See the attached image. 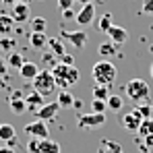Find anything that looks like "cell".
Instances as JSON below:
<instances>
[{
	"label": "cell",
	"mask_w": 153,
	"mask_h": 153,
	"mask_svg": "<svg viewBox=\"0 0 153 153\" xmlns=\"http://www.w3.org/2000/svg\"><path fill=\"white\" fill-rule=\"evenodd\" d=\"M50 71H52L54 81H56V87H60V89L75 87L76 83H79V79H81V73H79V68H76L75 64H62V62H58Z\"/></svg>",
	"instance_id": "6da1fadb"
},
{
	"label": "cell",
	"mask_w": 153,
	"mask_h": 153,
	"mask_svg": "<svg viewBox=\"0 0 153 153\" xmlns=\"http://www.w3.org/2000/svg\"><path fill=\"white\" fill-rule=\"evenodd\" d=\"M116 76H118V68H116V64L110 62V60H100V62H95L93 68H91V79H93L95 85L112 87L114 81H116Z\"/></svg>",
	"instance_id": "7a4b0ae2"
},
{
	"label": "cell",
	"mask_w": 153,
	"mask_h": 153,
	"mask_svg": "<svg viewBox=\"0 0 153 153\" xmlns=\"http://www.w3.org/2000/svg\"><path fill=\"white\" fill-rule=\"evenodd\" d=\"M124 91H126L128 100L134 102V105H137V103H143V102H149V95H151V89H149L147 81H143V79H132V81H128Z\"/></svg>",
	"instance_id": "3957f363"
},
{
	"label": "cell",
	"mask_w": 153,
	"mask_h": 153,
	"mask_svg": "<svg viewBox=\"0 0 153 153\" xmlns=\"http://www.w3.org/2000/svg\"><path fill=\"white\" fill-rule=\"evenodd\" d=\"M31 83H33L31 87H33L37 93H42L44 97L52 95V93H54V89H56V81H54V76H52V71H48V68L39 71L37 76H35Z\"/></svg>",
	"instance_id": "277c9868"
},
{
	"label": "cell",
	"mask_w": 153,
	"mask_h": 153,
	"mask_svg": "<svg viewBox=\"0 0 153 153\" xmlns=\"http://www.w3.org/2000/svg\"><path fill=\"white\" fill-rule=\"evenodd\" d=\"M105 114H95V112H91V114H81L79 118H76V124L79 128H97V126H103L105 124Z\"/></svg>",
	"instance_id": "5b68a950"
},
{
	"label": "cell",
	"mask_w": 153,
	"mask_h": 153,
	"mask_svg": "<svg viewBox=\"0 0 153 153\" xmlns=\"http://www.w3.org/2000/svg\"><path fill=\"white\" fill-rule=\"evenodd\" d=\"M25 134L29 139H50V130L44 120H33L25 124Z\"/></svg>",
	"instance_id": "8992f818"
},
{
	"label": "cell",
	"mask_w": 153,
	"mask_h": 153,
	"mask_svg": "<svg viewBox=\"0 0 153 153\" xmlns=\"http://www.w3.org/2000/svg\"><path fill=\"white\" fill-rule=\"evenodd\" d=\"M60 39H62V42L66 39L68 44H73L79 50L87 46V33H85V31H66V29H62V31H60Z\"/></svg>",
	"instance_id": "52a82bcc"
},
{
	"label": "cell",
	"mask_w": 153,
	"mask_h": 153,
	"mask_svg": "<svg viewBox=\"0 0 153 153\" xmlns=\"http://www.w3.org/2000/svg\"><path fill=\"white\" fill-rule=\"evenodd\" d=\"M141 122H143V118L139 116V112H137V110L126 112V114L120 118V124H122V128H124V130H128V132H139Z\"/></svg>",
	"instance_id": "ba28073f"
},
{
	"label": "cell",
	"mask_w": 153,
	"mask_h": 153,
	"mask_svg": "<svg viewBox=\"0 0 153 153\" xmlns=\"http://www.w3.org/2000/svg\"><path fill=\"white\" fill-rule=\"evenodd\" d=\"M58 112H60L58 102H48L35 112V118H37V120H44V122H46V120H54V118L58 116Z\"/></svg>",
	"instance_id": "9c48e42d"
},
{
	"label": "cell",
	"mask_w": 153,
	"mask_h": 153,
	"mask_svg": "<svg viewBox=\"0 0 153 153\" xmlns=\"http://www.w3.org/2000/svg\"><path fill=\"white\" fill-rule=\"evenodd\" d=\"M10 17L15 23H27L29 17H31V10H29V4L25 2H17L10 6Z\"/></svg>",
	"instance_id": "30bf717a"
},
{
	"label": "cell",
	"mask_w": 153,
	"mask_h": 153,
	"mask_svg": "<svg viewBox=\"0 0 153 153\" xmlns=\"http://www.w3.org/2000/svg\"><path fill=\"white\" fill-rule=\"evenodd\" d=\"M25 103H27V112L35 114V112H37V110L46 103V97H44L42 93H37L35 89H31V91L25 95Z\"/></svg>",
	"instance_id": "8fae6325"
},
{
	"label": "cell",
	"mask_w": 153,
	"mask_h": 153,
	"mask_svg": "<svg viewBox=\"0 0 153 153\" xmlns=\"http://www.w3.org/2000/svg\"><path fill=\"white\" fill-rule=\"evenodd\" d=\"M93 19H95V6H93V4H85V6L76 13V17H75V21L81 27L91 25V23H93Z\"/></svg>",
	"instance_id": "7c38bea8"
},
{
	"label": "cell",
	"mask_w": 153,
	"mask_h": 153,
	"mask_svg": "<svg viewBox=\"0 0 153 153\" xmlns=\"http://www.w3.org/2000/svg\"><path fill=\"white\" fill-rule=\"evenodd\" d=\"M0 143H8V147L15 149L17 145V130L13 124H0Z\"/></svg>",
	"instance_id": "4fadbf2b"
},
{
	"label": "cell",
	"mask_w": 153,
	"mask_h": 153,
	"mask_svg": "<svg viewBox=\"0 0 153 153\" xmlns=\"http://www.w3.org/2000/svg\"><path fill=\"white\" fill-rule=\"evenodd\" d=\"M108 37H110V42H114L116 46H120V44H124L128 39V33H126V29L124 27H120V25H112L110 29H108V33H105Z\"/></svg>",
	"instance_id": "5bb4252c"
},
{
	"label": "cell",
	"mask_w": 153,
	"mask_h": 153,
	"mask_svg": "<svg viewBox=\"0 0 153 153\" xmlns=\"http://www.w3.org/2000/svg\"><path fill=\"white\" fill-rule=\"evenodd\" d=\"M48 48L52 50V54H54L56 58H62L64 54H68L66 48H64V42H62L60 37H48Z\"/></svg>",
	"instance_id": "9a60e30c"
},
{
	"label": "cell",
	"mask_w": 153,
	"mask_h": 153,
	"mask_svg": "<svg viewBox=\"0 0 153 153\" xmlns=\"http://www.w3.org/2000/svg\"><path fill=\"white\" fill-rule=\"evenodd\" d=\"M29 46L35 48V50H44V48L48 46V35H46V33H35V31H31V33H29Z\"/></svg>",
	"instance_id": "2e32d148"
},
{
	"label": "cell",
	"mask_w": 153,
	"mask_h": 153,
	"mask_svg": "<svg viewBox=\"0 0 153 153\" xmlns=\"http://www.w3.org/2000/svg\"><path fill=\"white\" fill-rule=\"evenodd\" d=\"M56 102H58V105H60V110H68V108H73L75 97H73V93H71L68 89H60V91H58Z\"/></svg>",
	"instance_id": "e0dca14e"
},
{
	"label": "cell",
	"mask_w": 153,
	"mask_h": 153,
	"mask_svg": "<svg viewBox=\"0 0 153 153\" xmlns=\"http://www.w3.org/2000/svg\"><path fill=\"white\" fill-rule=\"evenodd\" d=\"M37 73H39V66H37L35 62H25V64L19 68V75L23 76L25 81H33V79L37 76Z\"/></svg>",
	"instance_id": "ac0fdd59"
},
{
	"label": "cell",
	"mask_w": 153,
	"mask_h": 153,
	"mask_svg": "<svg viewBox=\"0 0 153 153\" xmlns=\"http://www.w3.org/2000/svg\"><path fill=\"white\" fill-rule=\"evenodd\" d=\"M97 153H124L122 151V145L116 143V141H110V139H103L97 147Z\"/></svg>",
	"instance_id": "d6986e66"
},
{
	"label": "cell",
	"mask_w": 153,
	"mask_h": 153,
	"mask_svg": "<svg viewBox=\"0 0 153 153\" xmlns=\"http://www.w3.org/2000/svg\"><path fill=\"white\" fill-rule=\"evenodd\" d=\"M15 29V21L10 15H0V37H8Z\"/></svg>",
	"instance_id": "ffe728a7"
},
{
	"label": "cell",
	"mask_w": 153,
	"mask_h": 153,
	"mask_svg": "<svg viewBox=\"0 0 153 153\" xmlns=\"http://www.w3.org/2000/svg\"><path fill=\"white\" fill-rule=\"evenodd\" d=\"M25 62H27L25 56H23V54H19V52H10V54H6V64H8V66H13V68H17V71H19Z\"/></svg>",
	"instance_id": "44dd1931"
},
{
	"label": "cell",
	"mask_w": 153,
	"mask_h": 153,
	"mask_svg": "<svg viewBox=\"0 0 153 153\" xmlns=\"http://www.w3.org/2000/svg\"><path fill=\"white\" fill-rule=\"evenodd\" d=\"M39 153H60V145L56 141H52V139H42Z\"/></svg>",
	"instance_id": "7402d4cb"
},
{
	"label": "cell",
	"mask_w": 153,
	"mask_h": 153,
	"mask_svg": "<svg viewBox=\"0 0 153 153\" xmlns=\"http://www.w3.org/2000/svg\"><path fill=\"white\" fill-rule=\"evenodd\" d=\"M97 52H100V54H102L103 58L108 60L110 56H114V54H116V44L108 39V42H103V44H100V48H97Z\"/></svg>",
	"instance_id": "603a6c76"
},
{
	"label": "cell",
	"mask_w": 153,
	"mask_h": 153,
	"mask_svg": "<svg viewBox=\"0 0 153 153\" xmlns=\"http://www.w3.org/2000/svg\"><path fill=\"white\" fill-rule=\"evenodd\" d=\"M29 25H31V31H35V33H46L48 21H46L44 17H33V19L29 21Z\"/></svg>",
	"instance_id": "cb8c5ba5"
},
{
	"label": "cell",
	"mask_w": 153,
	"mask_h": 153,
	"mask_svg": "<svg viewBox=\"0 0 153 153\" xmlns=\"http://www.w3.org/2000/svg\"><path fill=\"white\" fill-rule=\"evenodd\" d=\"M141 139H147V137H153V118L149 120H143L141 126H139V132H137Z\"/></svg>",
	"instance_id": "d4e9b609"
},
{
	"label": "cell",
	"mask_w": 153,
	"mask_h": 153,
	"mask_svg": "<svg viewBox=\"0 0 153 153\" xmlns=\"http://www.w3.org/2000/svg\"><path fill=\"white\" fill-rule=\"evenodd\" d=\"M8 108H10L15 114H25V112H27L25 97H19V100H8Z\"/></svg>",
	"instance_id": "484cf974"
},
{
	"label": "cell",
	"mask_w": 153,
	"mask_h": 153,
	"mask_svg": "<svg viewBox=\"0 0 153 153\" xmlns=\"http://www.w3.org/2000/svg\"><path fill=\"white\" fill-rule=\"evenodd\" d=\"M15 46H17V39L15 37H0V50L4 52V54H10V52H15Z\"/></svg>",
	"instance_id": "4316f807"
},
{
	"label": "cell",
	"mask_w": 153,
	"mask_h": 153,
	"mask_svg": "<svg viewBox=\"0 0 153 153\" xmlns=\"http://www.w3.org/2000/svg\"><path fill=\"white\" fill-rule=\"evenodd\" d=\"M110 95H112V93H110V87H105V85H95V87H93V100H103V102H108Z\"/></svg>",
	"instance_id": "83f0119b"
},
{
	"label": "cell",
	"mask_w": 153,
	"mask_h": 153,
	"mask_svg": "<svg viewBox=\"0 0 153 153\" xmlns=\"http://www.w3.org/2000/svg\"><path fill=\"white\" fill-rule=\"evenodd\" d=\"M134 110H137V112H139V116H141V118H143V120H149V118H151V110H153V105L149 102L145 103H137V105H134Z\"/></svg>",
	"instance_id": "f1b7e54d"
},
{
	"label": "cell",
	"mask_w": 153,
	"mask_h": 153,
	"mask_svg": "<svg viewBox=\"0 0 153 153\" xmlns=\"http://www.w3.org/2000/svg\"><path fill=\"white\" fill-rule=\"evenodd\" d=\"M112 25H114V21H112V15H110V13L102 15L100 21H97V27H100V31H103V33H108V29Z\"/></svg>",
	"instance_id": "f546056e"
},
{
	"label": "cell",
	"mask_w": 153,
	"mask_h": 153,
	"mask_svg": "<svg viewBox=\"0 0 153 153\" xmlns=\"http://www.w3.org/2000/svg\"><path fill=\"white\" fill-rule=\"evenodd\" d=\"M122 105H124L122 97H118V95H110V97H108V108H110V110L120 112V110H122Z\"/></svg>",
	"instance_id": "4dcf8cb0"
},
{
	"label": "cell",
	"mask_w": 153,
	"mask_h": 153,
	"mask_svg": "<svg viewBox=\"0 0 153 153\" xmlns=\"http://www.w3.org/2000/svg\"><path fill=\"white\" fill-rule=\"evenodd\" d=\"M91 108H93L95 114H103V112L108 110V102H103V100H93V102H91Z\"/></svg>",
	"instance_id": "1f68e13d"
},
{
	"label": "cell",
	"mask_w": 153,
	"mask_h": 153,
	"mask_svg": "<svg viewBox=\"0 0 153 153\" xmlns=\"http://www.w3.org/2000/svg\"><path fill=\"white\" fill-rule=\"evenodd\" d=\"M39 145H42V139H29L27 151L29 153H39Z\"/></svg>",
	"instance_id": "d6a6232c"
},
{
	"label": "cell",
	"mask_w": 153,
	"mask_h": 153,
	"mask_svg": "<svg viewBox=\"0 0 153 153\" xmlns=\"http://www.w3.org/2000/svg\"><path fill=\"white\" fill-rule=\"evenodd\" d=\"M42 60H44V64H48L50 68H54L58 62H56V56L52 54V52H46V54H42Z\"/></svg>",
	"instance_id": "836d02e7"
},
{
	"label": "cell",
	"mask_w": 153,
	"mask_h": 153,
	"mask_svg": "<svg viewBox=\"0 0 153 153\" xmlns=\"http://www.w3.org/2000/svg\"><path fill=\"white\" fill-rule=\"evenodd\" d=\"M56 4H58V8H60V10H66V8H73L75 0H58Z\"/></svg>",
	"instance_id": "e575fe53"
},
{
	"label": "cell",
	"mask_w": 153,
	"mask_h": 153,
	"mask_svg": "<svg viewBox=\"0 0 153 153\" xmlns=\"http://www.w3.org/2000/svg\"><path fill=\"white\" fill-rule=\"evenodd\" d=\"M60 13H62V21H71V19L76 17V13L73 8H66V10H60Z\"/></svg>",
	"instance_id": "d590c367"
},
{
	"label": "cell",
	"mask_w": 153,
	"mask_h": 153,
	"mask_svg": "<svg viewBox=\"0 0 153 153\" xmlns=\"http://www.w3.org/2000/svg\"><path fill=\"white\" fill-rule=\"evenodd\" d=\"M143 13L153 15V0H143Z\"/></svg>",
	"instance_id": "8d00e7d4"
},
{
	"label": "cell",
	"mask_w": 153,
	"mask_h": 153,
	"mask_svg": "<svg viewBox=\"0 0 153 153\" xmlns=\"http://www.w3.org/2000/svg\"><path fill=\"white\" fill-rule=\"evenodd\" d=\"M60 62H62V64H75V58H73L71 54H64V56L60 58Z\"/></svg>",
	"instance_id": "74e56055"
},
{
	"label": "cell",
	"mask_w": 153,
	"mask_h": 153,
	"mask_svg": "<svg viewBox=\"0 0 153 153\" xmlns=\"http://www.w3.org/2000/svg\"><path fill=\"white\" fill-rule=\"evenodd\" d=\"M6 71H8V64H6V60L0 58V76H6Z\"/></svg>",
	"instance_id": "f35d334b"
},
{
	"label": "cell",
	"mask_w": 153,
	"mask_h": 153,
	"mask_svg": "<svg viewBox=\"0 0 153 153\" xmlns=\"http://www.w3.org/2000/svg\"><path fill=\"white\" fill-rule=\"evenodd\" d=\"M0 153H15V149L6 145V147H0Z\"/></svg>",
	"instance_id": "ab89813d"
},
{
	"label": "cell",
	"mask_w": 153,
	"mask_h": 153,
	"mask_svg": "<svg viewBox=\"0 0 153 153\" xmlns=\"http://www.w3.org/2000/svg\"><path fill=\"white\" fill-rule=\"evenodd\" d=\"M0 2H2V4H6V6H13V4H17L19 0H0Z\"/></svg>",
	"instance_id": "60d3db41"
},
{
	"label": "cell",
	"mask_w": 153,
	"mask_h": 153,
	"mask_svg": "<svg viewBox=\"0 0 153 153\" xmlns=\"http://www.w3.org/2000/svg\"><path fill=\"white\" fill-rule=\"evenodd\" d=\"M81 105H83V102H81V100H75V103H73V108H76V110H79Z\"/></svg>",
	"instance_id": "b9f144b4"
},
{
	"label": "cell",
	"mask_w": 153,
	"mask_h": 153,
	"mask_svg": "<svg viewBox=\"0 0 153 153\" xmlns=\"http://www.w3.org/2000/svg\"><path fill=\"white\" fill-rule=\"evenodd\" d=\"M75 2H79V4H83V6H85V4H91V0H75Z\"/></svg>",
	"instance_id": "7bdbcfd3"
},
{
	"label": "cell",
	"mask_w": 153,
	"mask_h": 153,
	"mask_svg": "<svg viewBox=\"0 0 153 153\" xmlns=\"http://www.w3.org/2000/svg\"><path fill=\"white\" fill-rule=\"evenodd\" d=\"M4 87H6V83H4V79H2V76H0V91H2V89H4Z\"/></svg>",
	"instance_id": "ee69618b"
},
{
	"label": "cell",
	"mask_w": 153,
	"mask_h": 153,
	"mask_svg": "<svg viewBox=\"0 0 153 153\" xmlns=\"http://www.w3.org/2000/svg\"><path fill=\"white\" fill-rule=\"evenodd\" d=\"M19 2H25V4H29V2H31V0H19Z\"/></svg>",
	"instance_id": "f6af8a7d"
},
{
	"label": "cell",
	"mask_w": 153,
	"mask_h": 153,
	"mask_svg": "<svg viewBox=\"0 0 153 153\" xmlns=\"http://www.w3.org/2000/svg\"><path fill=\"white\" fill-rule=\"evenodd\" d=\"M149 73H151V76H153V64H151V68H149Z\"/></svg>",
	"instance_id": "bcb514c9"
},
{
	"label": "cell",
	"mask_w": 153,
	"mask_h": 153,
	"mask_svg": "<svg viewBox=\"0 0 153 153\" xmlns=\"http://www.w3.org/2000/svg\"><path fill=\"white\" fill-rule=\"evenodd\" d=\"M151 118H153V110H151Z\"/></svg>",
	"instance_id": "7dc6e473"
},
{
	"label": "cell",
	"mask_w": 153,
	"mask_h": 153,
	"mask_svg": "<svg viewBox=\"0 0 153 153\" xmlns=\"http://www.w3.org/2000/svg\"><path fill=\"white\" fill-rule=\"evenodd\" d=\"M151 52H153V46H151Z\"/></svg>",
	"instance_id": "c3c4849f"
},
{
	"label": "cell",
	"mask_w": 153,
	"mask_h": 153,
	"mask_svg": "<svg viewBox=\"0 0 153 153\" xmlns=\"http://www.w3.org/2000/svg\"><path fill=\"white\" fill-rule=\"evenodd\" d=\"M0 124H2V122H0Z\"/></svg>",
	"instance_id": "681fc988"
},
{
	"label": "cell",
	"mask_w": 153,
	"mask_h": 153,
	"mask_svg": "<svg viewBox=\"0 0 153 153\" xmlns=\"http://www.w3.org/2000/svg\"><path fill=\"white\" fill-rule=\"evenodd\" d=\"M0 147H2V145H0Z\"/></svg>",
	"instance_id": "f907efd6"
}]
</instances>
